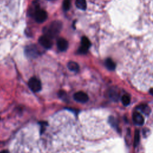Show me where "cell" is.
<instances>
[{"label":"cell","instance_id":"1","mask_svg":"<svg viewBox=\"0 0 153 153\" xmlns=\"http://www.w3.org/2000/svg\"><path fill=\"white\" fill-rule=\"evenodd\" d=\"M62 28V24L59 21H53L44 30V35L53 38L58 35Z\"/></svg>","mask_w":153,"mask_h":153},{"label":"cell","instance_id":"2","mask_svg":"<svg viewBox=\"0 0 153 153\" xmlns=\"http://www.w3.org/2000/svg\"><path fill=\"white\" fill-rule=\"evenodd\" d=\"M35 20L38 23H43L47 20V13L44 10L38 8L34 13Z\"/></svg>","mask_w":153,"mask_h":153},{"label":"cell","instance_id":"3","mask_svg":"<svg viewBox=\"0 0 153 153\" xmlns=\"http://www.w3.org/2000/svg\"><path fill=\"white\" fill-rule=\"evenodd\" d=\"M28 85L30 89L34 92H40L41 90V81L36 77H32L28 82Z\"/></svg>","mask_w":153,"mask_h":153},{"label":"cell","instance_id":"4","mask_svg":"<svg viewBox=\"0 0 153 153\" xmlns=\"http://www.w3.org/2000/svg\"><path fill=\"white\" fill-rule=\"evenodd\" d=\"M91 45V43L87 37H83L81 41V47L79 48V52L80 54H85L88 52Z\"/></svg>","mask_w":153,"mask_h":153},{"label":"cell","instance_id":"5","mask_svg":"<svg viewBox=\"0 0 153 153\" xmlns=\"http://www.w3.org/2000/svg\"><path fill=\"white\" fill-rule=\"evenodd\" d=\"M26 55L31 58H34L39 54V51L38 48L35 45H30L26 47Z\"/></svg>","mask_w":153,"mask_h":153},{"label":"cell","instance_id":"6","mask_svg":"<svg viewBox=\"0 0 153 153\" xmlns=\"http://www.w3.org/2000/svg\"><path fill=\"white\" fill-rule=\"evenodd\" d=\"M38 42L41 46L44 47L45 49H50L52 46V38L46 35H43L40 37Z\"/></svg>","mask_w":153,"mask_h":153},{"label":"cell","instance_id":"7","mask_svg":"<svg viewBox=\"0 0 153 153\" xmlns=\"http://www.w3.org/2000/svg\"><path fill=\"white\" fill-rule=\"evenodd\" d=\"M74 98L76 101L80 103H85L89 100L88 95L83 92H78L74 94Z\"/></svg>","mask_w":153,"mask_h":153},{"label":"cell","instance_id":"8","mask_svg":"<svg viewBox=\"0 0 153 153\" xmlns=\"http://www.w3.org/2000/svg\"><path fill=\"white\" fill-rule=\"evenodd\" d=\"M57 47L61 52H65L68 48V43L63 38H60L57 41Z\"/></svg>","mask_w":153,"mask_h":153},{"label":"cell","instance_id":"9","mask_svg":"<svg viewBox=\"0 0 153 153\" xmlns=\"http://www.w3.org/2000/svg\"><path fill=\"white\" fill-rule=\"evenodd\" d=\"M133 120L137 125L141 126L144 123V119L141 114L138 112H135L133 114Z\"/></svg>","mask_w":153,"mask_h":153},{"label":"cell","instance_id":"10","mask_svg":"<svg viewBox=\"0 0 153 153\" xmlns=\"http://www.w3.org/2000/svg\"><path fill=\"white\" fill-rule=\"evenodd\" d=\"M142 113H143L144 114H145L146 116H148V115L150 114L151 112V109L149 107L148 105H145V104H142L140 106L138 107V108Z\"/></svg>","mask_w":153,"mask_h":153},{"label":"cell","instance_id":"11","mask_svg":"<svg viewBox=\"0 0 153 153\" xmlns=\"http://www.w3.org/2000/svg\"><path fill=\"white\" fill-rule=\"evenodd\" d=\"M67 66H68V69L72 72H78L79 71V66L75 62H70Z\"/></svg>","mask_w":153,"mask_h":153},{"label":"cell","instance_id":"12","mask_svg":"<svg viewBox=\"0 0 153 153\" xmlns=\"http://www.w3.org/2000/svg\"><path fill=\"white\" fill-rule=\"evenodd\" d=\"M75 5L78 8L84 10L87 7V3L85 0H76Z\"/></svg>","mask_w":153,"mask_h":153},{"label":"cell","instance_id":"13","mask_svg":"<svg viewBox=\"0 0 153 153\" xmlns=\"http://www.w3.org/2000/svg\"><path fill=\"white\" fill-rule=\"evenodd\" d=\"M105 64L109 70L112 71L116 68V64H115V63L113 62V61L110 58L107 59L106 61H105Z\"/></svg>","mask_w":153,"mask_h":153},{"label":"cell","instance_id":"14","mask_svg":"<svg viewBox=\"0 0 153 153\" xmlns=\"http://www.w3.org/2000/svg\"><path fill=\"white\" fill-rule=\"evenodd\" d=\"M140 141V134L139 132L136 130L135 133V136H134V146L135 147H136Z\"/></svg>","mask_w":153,"mask_h":153},{"label":"cell","instance_id":"15","mask_svg":"<svg viewBox=\"0 0 153 153\" xmlns=\"http://www.w3.org/2000/svg\"><path fill=\"white\" fill-rule=\"evenodd\" d=\"M121 102L124 105H125V106H128V105L130 102V98L129 97V96H128L127 94L123 95L121 98Z\"/></svg>","mask_w":153,"mask_h":153},{"label":"cell","instance_id":"16","mask_svg":"<svg viewBox=\"0 0 153 153\" xmlns=\"http://www.w3.org/2000/svg\"><path fill=\"white\" fill-rule=\"evenodd\" d=\"M71 0H64L63 3V8L65 11H68L71 7Z\"/></svg>","mask_w":153,"mask_h":153},{"label":"cell","instance_id":"17","mask_svg":"<svg viewBox=\"0 0 153 153\" xmlns=\"http://www.w3.org/2000/svg\"><path fill=\"white\" fill-rule=\"evenodd\" d=\"M109 122L111 124L112 126H113L115 128H117V124L116 120H115V119L114 117H110V119H109Z\"/></svg>","mask_w":153,"mask_h":153},{"label":"cell","instance_id":"18","mask_svg":"<svg viewBox=\"0 0 153 153\" xmlns=\"http://www.w3.org/2000/svg\"><path fill=\"white\" fill-rule=\"evenodd\" d=\"M110 96H111V98L112 99H114L115 101L117 100V99H118V95H117V94L116 92H114L112 93H111L110 94Z\"/></svg>","mask_w":153,"mask_h":153},{"label":"cell","instance_id":"19","mask_svg":"<svg viewBox=\"0 0 153 153\" xmlns=\"http://www.w3.org/2000/svg\"><path fill=\"white\" fill-rule=\"evenodd\" d=\"M0 153H9V152L7 150H4V151H2L0 152Z\"/></svg>","mask_w":153,"mask_h":153},{"label":"cell","instance_id":"20","mask_svg":"<svg viewBox=\"0 0 153 153\" xmlns=\"http://www.w3.org/2000/svg\"><path fill=\"white\" fill-rule=\"evenodd\" d=\"M150 93H151V94H152V96H153V88H152L151 90H150Z\"/></svg>","mask_w":153,"mask_h":153}]
</instances>
